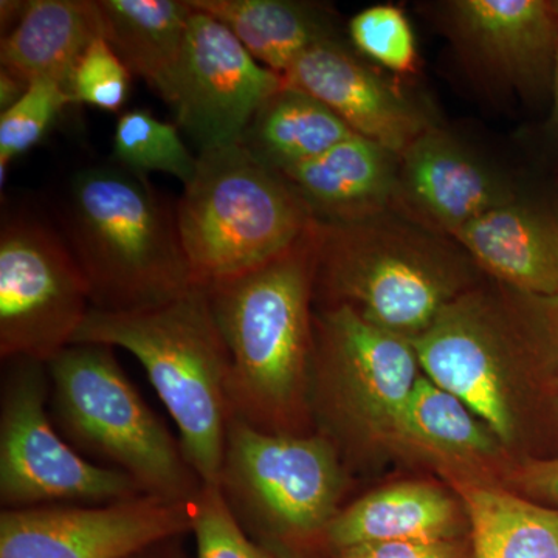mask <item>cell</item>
Here are the masks:
<instances>
[{
	"instance_id": "1",
	"label": "cell",
	"mask_w": 558,
	"mask_h": 558,
	"mask_svg": "<svg viewBox=\"0 0 558 558\" xmlns=\"http://www.w3.org/2000/svg\"><path fill=\"white\" fill-rule=\"evenodd\" d=\"M317 226L269 263L205 288L229 351L231 413L260 432L300 435L310 400Z\"/></svg>"
},
{
	"instance_id": "2",
	"label": "cell",
	"mask_w": 558,
	"mask_h": 558,
	"mask_svg": "<svg viewBox=\"0 0 558 558\" xmlns=\"http://www.w3.org/2000/svg\"><path fill=\"white\" fill-rule=\"evenodd\" d=\"M58 227L90 289L92 310L140 312L193 288L175 208L121 165H92L69 179Z\"/></svg>"
},
{
	"instance_id": "3",
	"label": "cell",
	"mask_w": 558,
	"mask_h": 558,
	"mask_svg": "<svg viewBox=\"0 0 558 558\" xmlns=\"http://www.w3.org/2000/svg\"><path fill=\"white\" fill-rule=\"evenodd\" d=\"M130 352L179 429L183 453L204 481L218 486L231 421L230 359L204 286L153 310H90L73 344Z\"/></svg>"
},
{
	"instance_id": "4",
	"label": "cell",
	"mask_w": 558,
	"mask_h": 558,
	"mask_svg": "<svg viewBox=\"0 0 558 558\" xmlns=\"http://www.w3.org/2000/svg\"><path fill=\"white\" fill-rule=\"evenodd\" d=\"M54 427L81 457L131 476L143 494L190 505L204 488L174 439L121 369L113 348L70 344L49 363Z\"/></svg>"
},
{
	"instance_id": "5",
	"label": "cell",
	"mask_w": 558,
	"mask_h": 558,
	"mask_svg": "<svg viewBox=\"0 0 558 558\" xmlns=\"http://www.w3.org/2000/svg\"><path fill=\"white\" fill-rule=\"evenodd\" d=\"M175 218L194 284L204 288L277 258L317 222L286 175L241 143L199 154Z\"/></svg>"
},
{
	"instance_id": "6",
	"label": "cell",
	"mask_w": 558,
	"mask_h": 558,
	"mask_svg": "<svg viewBox=\"0 0 558 558\" xmlns=\"http://www.w3.org/2000/svg\"><path fill=\"white\" fill-rule=\"evenodd\" d=\"M315 282L330 306L414 340L458 293V264L444 242L389 213L317 227Z\"/></svg>"
},
{
	"instance_id": "7",
	"label": "cell",
	"mask_w": 558,
	"mask_h": 558,
	"mask_svg": "<svg viewBox=\"0 0 558 558\" xmlns=\"http://www.w3.org/2000/svg\"><path fill=\"white\" fill-rule=\"evenodd\" d=\"M218 487L253 542H325L340 512L344 475L336 446L319 435H278L231 416Z\"/></svg>"
},
{
	"instance_id": "8",
	"label": "cell",
	"mask_w": 558,
	"mask_h": 558,
	"mask_svg": "<svg viewBox=\"0 0 558 558\" xmlns=\"http://www.w3.org/2000/svg\"><path fill=\"white\" fill-rule=\"evenodd\" d=\"M49 399V366L7 362L0 391L2 509L110 505L145 495L131 476L81 457L54 427Z\"/></svg>"
},
{
	"instance_id": "9",
	"label": "cell",
	"mask_w": 558,
	"mask_h": 558,
	"mask_svg": "<svg viewBox=\"0 0 558 558\" xmlns=\"http://www.w3.org/2000/svg\"><path fill=\"white\" fill-rule=\"evenodd\" d=\"M92 310L90 289L64 238L32 209L0 226V357L49 365L73 344Z\"/></svg>"
},
{
	"instance_id": "10",
	"label": "cell",
	"mask_w": 558,
	"mask_h": 558,
	"mask_svg": "<svg viewBox=\"0 0 558 558\" xmlns=\"http://www.w3.org/2000/svg\"><path fill=\"white\" fill-rule=\"evenodd\" d=\"M314 369L337 421L398 433L421 374L413 341L366 322L347 306L315 319Z\"/></svg>"
},
{
	"instance_id": "11",
	"label": "cell",
	"mask_w": 558,
	"mask_h": 558,
	"mask_svg": "<svg viewBox=\"0 0 558 558\" xmlns=\"http://www.w3.org/2000/svg\"><path fill=\"white\" fill-rule=\"evenodd\" d=\"M282 87V75L259 64L226 25L194 10L185 54L165 101L179 130L205 153L240 143L260 106Z\"/></svg>"
},
{
	"instance_id": "12",
	"label": "cell",
	"mask_w": 558,
	"mask_h": 558,
	"mask_svg": "<svg viewBox=\"0 0 558 558\" xmlns=\"http://www.w3.org/2000/svg\"><path fill=\"white\" fill-rule=\"evenodd\" d=\"M515 337L508 314L483 293H459L413 341L429 380L461 399L497 436L510 442L515 414L510 359Z\"/></svg>"
},
{
	"instance_id": "13",
	"label": "cell",
	"mask_w": 558,
	"mask_h": 558,
	"mask_svg": "<svg viewBox=\"0 0 558 558\" xmlns=\"http://www.w3.org/2000/svg\"><path fill=\"white\" fill-rule=\"evenodd\" d=\"M191 532L190 505L142 495L110 505L0 512V558H123Z\"/></svg>"
},
{
	"instance_id": "14",
	"label": "cell",
	"mask_w": 558,
	"mask_h": 558,
	"mask_svg": "<svg viewBox=\"0 0 558 558\" xmlns=\"http://www.w3.org/2000/svg\"><path fill=\"white\" fill-rule=\"evenodd\" d=\"M282 78L286 86L323 102L354 134L396 157L433 128L424 110L336 39L304 51Z\"/></svg>"
},
{
	"instance_id": "15",
	"label": "cell",
	"mask_w": 558,
	"mask_h": 558,
	"mask_svg": "<svg viewBox=\"0 0 558 558\" xmlns=\"http://www.w3.org/2000/svg\"><path fill=\"white\" fill-rule=\"evenodd\" d=\"M449 10L451 31L462 49L502 83L537 90L553 78L557 2L457 0Z\"/></svg>"
},
{
	"instance_id": "16",
	"label": "cell",
	"mask_w": 558,
	"mask_h": 558,
	"mask_svg": "<svg viewBox=\"0 0 558 558\" xmlns=\"http://www.w3.org/2000/svg\"><path fill=\"white\" fill-rule=\"evenodd\" d=\"M399 197L449 236L484 213L515 199L502 180L435 126L399 157Z\"/></svg>"
},
{
	"instance_id": "17",
	"label": "cell",
	"mask_w": 558,
	"mask_h": 558,
	"mask_svg": "<svg viewBox=\"0 0 558 558\" xmlns=\"http://www.w3.org/2000/svg\"><path fill=\"white\" fill-rule=\"evenodd\" d=\"M451 240L478 266L517 292L557 299V213L515 197L472 220Z\"/></svg>"
},
{
	"instance_id": "18",
	"label": "cell",
	"mask_w": 558,
	"mask_h": 558,
	"mask_svg": "<svg viewBox=\"0 0 558 558\" xmlns=\"http://www.w3.org/2000/svg\"><path fill=\"white\" fill-rule=\"evenodd\" d=\"M282 175L319 222L376 218L399 199V157L357 134Z\"/></svg>"
},
{
	"instance_id": "19",
	"label": "cell",
	"mask_w": 558,
	"mask_h": 558,
	"mask_svg": "<svg viewBox=\"0 0 558 558\" xmlns=\"http://www.w3.org/2000/svg\"><path fill=\"white\" fill-rule=\"evenodd\" d=\"M105 36L97 0H32L2 39L0 62L27 83L50 78L69 89L81 54Z\"/></svg>"
},
{
	"instance_id": "20",
	"label": "cell",
	"mask_w": 558,
	"mask_h": 558,
	"mask_svg": "<svg viewBox=\"0 0 558 558\" xmlns=\"http://www.w3.org/2000/svg\"><path fill=\"white\" fill-rule=\"evenodd\" d=\"M457 524V506L440 488L398 484L340 509L326 531L325 545L341 553L365 543L450 539Z\"/></svg>"
},
{
	"instance_id": "21",
	"label": "cell",
	"mask_w": 558,
	"mask_h": 558,
	"mask_svg": "<svg viewBox=\"0 0 558 558\" xmlns=\"http://www.w3.org/2000/svg\"><path fill=\"white\" fill-rule=\"evenodd\" d=\"M106 40L131 73L142 76L163 100L185 54L189 0H97Z\"/></svg>"
},
{
	"instance_id": "22",
	"label": "cell",
	"mask_w": 558,
	"mask_h": 558,
	"mask_svg": "<svg viewBox=\"0 0 558 558\" xmlns=\"http://www.w3.org/2000/svg\"><path fill=\"white\" fill-rule=\"evenodd\" d=\"M238 39L264 68L286 72L315 44L333 39L329 17L314 3L292 0H189Z\"/></svg>"
},
{
	"instance_id": "23",
	"label": "cell",
	"mask_w": 558,
	"mask_h": 558,
	"mask_svg": "<svg viewBox=\"0 0 558 558\" xmlns=\"http://www.w3.org/2000/svg\"><path fill=\"white\" fill-rule=\"evenodd\" d=\"M351 135V128L323 102L284 84L260 106L240 143L260 163L284 174Z\"/></svg>"
},
{
	"instance_id": "24",
	"label": "cell",
	"mask_w": 558,
	"mask_h": 558,
	"mask_svg": "<svg viewBox=\"0 0 558 558\" xmlns=\"http://www.w3.org/2000/svg\"><path fill=\"white\" fill-rule=\"evenodd\" d=\"M476 558H558V509L498 488L461 484Z\"/></svg>"
},
{
	"instance_id": "25",
	"label": "cell",
	"mask_w": 558,
	"mask_h": 558,
	"mask_svg": "<svg viewBox=\"0 0 558 558\" xmlns=\"http://www.w3.org/2000/svg\"><path fill=\"white\" fill-rule=\"evenodd\" d=\"M396 435L458 458L490 457L499 442L461 399L438 387L425 374L418 377Z\"/></svg>"
},
{
	"instance_id": "26",
	"label": "cell",
	"mask_w": 558,
	"mask_h": 558,
	"mask_svg": "<svg viewBox=\"0 0 558 558\" xmlns=\"http://www.w3.org/2000/svg\"><path fill=\"white\" fill-rule=\"evenodd\" d=\"M197 160L199 156H193L180 137L178 124L161 121L149 110H128L117 121L112 161L128 170L143 175L163 172L186 185Z\"/></svg>"
},
{
	"instance_id": "27",
	"label": "cell",
	"mask_w": 558,
	"mask_h": 558,
	"mask_svg": "<svg viewBox=\"0 0 558 558\" xmlns=\"http://www.w3.org/2000/svg\"><path fill=\"white\" fill-rule=\"evenodd\" d=\"M75 105L60 81H32L16 105L0 113V185L7 180L11 161L35 148L65 106Z\"/></svg>"
},
{
	"instance_id": "28",
	"label": "cell",
	"mask_w": 558,
	"mask_h": 558,
	"mask_svg": "<svg viewBox=\"0 0 558 558\" xmlns=\"http://www.w3.org/2000/svg\"><path fill=\"white\" fill-rule=\"evenodd\" d=\"M349 36L360 53L381 68L399 75L416 72V38L399 7L374 5L360 11L349 22Z\"/></svg>"
},
{
	"instance_id": "29",
	"label": "cell",
	"mask_w": 558,
	"mask_h": 558,
	"mask_svg": "<svg viewBox=\"0 0 558 558\" xmlns=\"http://www.w3.org/2000/svg\"><path fill=\"white\" fill-rule=\"evenodd\" d=\"M196 558H279L242 531L218 486H204L190 502Z\"/></svg>"
},
{
	"instance_id": "30",
	"label": "cell",
	"mask_w": 558,
	"mask_h": 558,
	"mask_svg": "<svg viewBox=\"0 0 558 558\" xmlns=\"http://www.w3.org/2000/svg\"><path fill=\"white\" fill-rule=\"evenodd\" d=\"M131 70L105 38L95 39L81 54L69 81L73 101L119 112L131 90Z\"/></svg>"
},
{
	"instance_id": "31",
	"label": "cell",
	"mask_w": 558,
	"mask_h": 558,
	"mask_svg": "<svg viewBox=\"0 0 558 558\" xmlns=\"http://www.w3.org/2000/svg\"><path fill=\"white\" fill-rule=\"evenodd\" d=\"M337 558H459V553L450 539H395L354 546L341 550Z\"/></svg>"
},
{
	"instance_id": "32",
	"label": "cell",
	"mask_w": 558,
	"mask_h": 558,
	"mask_svg": "<svg viewBox=\"0 0 558 558\" xmlns=\"http://www.w3.org/2000/svg\"><path fill=\"white\" fill-rule=\"evenodd\" d=\"M526 481L543 497L558 501V459L529 470Z\"/></svg>"
},
{
	"instance_id": "33",
	"label": "cell",
	"mask_w": 558,
	"mask_h": 558,
	"mask_svg": "<svg viewBox=\"0 0 558 558\" xmlns=\"http://www.w3.org/2000/svg\"><path fill=\"white\" fill-rule=\"evenodd\" d=\"M31 83L9 72V70L0 69V110L5 112L11 106L16 105L21 100L22 95L27 92Z\"/></svg>"
},
{
	"instance_id": "34",
	"label": "cell",
	"mask_w": 558,
	"mask_h": 558,
	"mask_svg": "<svg viewBox=\"0 0 558 558\" xmlns=\"http://www.w3.org/2000/svg\"><path fill=\"white\" fill-rule=\"evenodd\" d=\"M179 538L161 539L159 543H154V545L146 546V548L135 550V553L123 558H186L179 546Z\"/></svg>"
},
{
	"instance_id": "35",
	"label": "cell",
	"mask_w": 558,
	"mask_h": 558,
	"mask_svg": "<svg viewBox=\"0 0 558 558\" xmlns=\"http://www.w3.org/2000/svg\"><path fill=\"white\" fill-rule=\"evenodd\" d=\"M554 119H556V123L558 126V47L556 54V64H554Z\"/></svg>"
},
{
	"instance_id": "36",
	"label": "cell",
	"mask_w": 558,
	"mask_h": 558,
	"mask_svg": "<svg viewBox=\"0 0 558 558\" xmlns=\"http://www.w3.org/2000/svg\"><path fill=\"white\" fill-rule=\"evenodd\" d=\"M557 7H558V2H557Z\"/></svg>"
}]
</instances>
